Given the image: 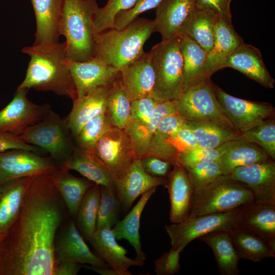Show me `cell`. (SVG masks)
Segmentation results:
<instances>
[{
  "label": "cell",
  "mask_w": 275,
  "mask_h": 275,
  "mask_svg": "<svg viewBox=\"0 0 275 275\" xmlns=\"http://www.w3.org/2000/svg\"><path fill=\"white\" fill-rule=\"evenodd\" d=\"M162 1V0H138L132 8L120 12L116 15L114 28L118 30L124 28L142 13L156 9Z\"/></svg>",
  "instance_id": "obj_48"
},
{
  "label": "cell",
  "mask_w": 275,
  "mask_h": 275,
  "mask_svg": "<svg viewBox=\"0 0 275 275\" xmlns=\"http://www.w3.org/2000/svg\"><path fill=\"white\" fill-rule=\"evenodd\" d=\"M140 160L144 171L153 177L167 178L173 167L170 162L155 156H144Z\"/></svg>",
  "instance_id": "obj_52"
},
{
  "label": "cell",
  "mask_w": 275,
  "mask_h": 275,
  "mask_svg": "<svg viewBox=\"0 0 275 275\" xmlns=\"http://www.w3.org/2000/svg\"><path fill=\"white\" fill-rule=\"evenodd\" d=\"M82 267L92 270L101 275H118L117 272L111 267H104L97 266L82 265Z\"/></svg>",
  "instance_id": "obj_55"
},
{
  "label": "cell",
  "mask_w": 275,
  "mask_h": 275,
  "mask_svg": "<svg viewBox=\"0 0 275 275\" xmlns=\"http://www.w3.org/2000/svg\"><path fill=\"white\" fill-rule=\"evenodd\" d=\"M30 1L36 21L33 45H48L59 43L63 0Z\"/></svg>",
  "instance_id": "obj_25"
},
{
  "label": "cell",
  "mask_w": 275,
  "mask_h": 275,
  "mask_svg": "<svg viewBox=\"0 0 275 275\" xmlns=\"http://www.w3.org/2000/svg\"><path fill=\"white\" fill-rule=\"evenodd\" d=\"M94 149L113 174L115 180L136 158L130 140L125 130L114 126L96 143Z\"/></svg>",
  "instance_id": "obj_13"
},
{
  "label": "cell",
  "mask_w": 275,
  "mask_h": 275,
  "mask_svg": "<svg viewBox=\"0 0 275 275\" xmlns=\"http://www.w3.org/2000/svg\"><path fill=\"white\" fill-rule=\"evenodd\" d=\"M243 43L242 38L234 30L232 23L218 17L213 45L207 54L205 67L207 77L210 78L213 73L222 69L226 59Z\"/></svg>",
  "instance_id": "obj_27"
},
{
  "label": "cell",
  "mask_w": 275,
  "mask_h": 275,
  "mask_svg": "<svg viewBox=\"0 0 275 275\" xmlns=\"http://www.w3.org/2000/svg\"><path fill=\"white\" fill-rule=\"evenodd\" d=\"M100 197V185L95 183L86 192L76 214L80 233L87 239L96 230V221Z\"/></svg>",
  "instance_id": "obj_40"
},
{
  "label": "cell",
  "mask_w": 275,
  "mask_h": 275,
  "mask_svg": "<svg viewBox=\"0 0 275 275\" xmlns=\"http://www.w3.org/2000/svg\"><path fill=\"white\" fill-rule=\"evenodd\" d=\"M30 57L26 75L17 89L51 91L74 100L77 97L66 54L65 42L22 48Z\"/></svg>",
  "instance_id": "obj_2"
},
{
  "label": "cell",
  "mask_w": 275,
  "mask_h": 275,
  "mask_svg": "<svg viewBox=\"0 0 275 275\" xmlns=\"http://www.w3.org/2000/svg\"><path fill=\"white\" fill-rule=\"evenodd\" d=\"M239 208L226 212L187 217L181 222L166 225L172 248L181 252L195 239L214 231L230 230L235 226Z\"/></svg>",
  "instance_id": "obj_8"
},
{
  "label": "cell",
  "mask_w": 275,
  "mask_h": 275,
  "mask_svg": "<svg viewBox=\"0 0 275 275\" xmlns=\"http://www.w3.org/2000/svg\"><path fill=\"white\" fill-rule=\"evenodd\" d=\"M115 181L122 209L127 211L139 196L152 188L164 186L167 178L150 176L143 169L140 158H135Z\"/></svg>",
  "instance_id": "obj_17"
},
{
  "label": "cell",
  "mask_w": 275,
  "mask_h": 275,
  "mask_svg": "<svg viewBox=\"0 0 275 275\" xmlns=\"http://www.w3.org/2000/svg\"><path fill=\"white\" fill-rule=\"evenodd\" d=\"M77 97L101 86L112 85L118 78L120 70L94 57L85 62L68 61Z\"/></svg>",
  "instance_id": "obj_18"
},
{
  "label": "cell",
  "mask_w": 275,
  "mask_h": 275,
  "mask_svg": "<svg viewBox=\"0 0 275 275\" xmlns=\"http://www.w3.org/2000/svg\"><path fill=\"white\" fill-rule=\"evenodd\" d=\"M10 181L5 184L0 183V199L2 197L6 189H7Z\"/></svg>",
  "instance_id": "obj_56"
},
{
  "label": "cell",
  "mask_w": 275,
  "mask_h": 275,
  "mask_svg": "<svg viewBox=\"0 0 275 275\" xmlns=\"http://www.w3.org/2000/svg\"><path fill=\"white\" fill-rule=\"evenodd\" d=\"M59 167L52 159L31 151L13 149L0 152V183L50 173Z\"/></svg>",
  "instance_id": "obj_12"
},
{
  "label": "cell",
  "mask_w": 275,
  "mask_h": 275,
  "mask_svg": "<svg viewBox=\"0 0 275 275\" xmlns=\"http://www.w3.org/2000/svg\"><path fill=\"white\" fill-rule=\"evenodd\" d=\"M149 52L155 73L152 97L157 103L177 100L184 91L180 37L161 41Z\"/></svg>",
  "instance_id": "obj_5"
},
{
  "label": "cell",
  "mask_w": 275,
  "mask_h": 275,
  "mask_svg": "<svg viewBox=\"0 0 275 275\" xmlns=\"http://www.w3.org/2000/svg\"><path fill=\"white\" fill-rule=\"evenodd\" d=\"M64 205L49 173L32 177L15 220L0 239V275H54Z\"/></svg>",
  "instance_id": "obj_1"
},
{
  "label": "cell",
  "mask_w": 275,
  "mask_h": 275,
  "mask_svg": "<svg viewBox=\"0 0 275 275\" xmlns=\"http://www.w3.org/2000/svg\"><path fill=\"white\" fill-rule=\"evenodd\" d=\"M54 254L57 265L63 262L71 261L111 267L91 252L72 219L68 222L57 236L56 235Z\"/></svg>",
  "instance_id": "obj_15"
},
{
  "label": "cell",
  "mask_w": 275,
  "mask_h": 275,
  "mask_svg": "<svg viewBox=\"0 0 275 275\" xmlns=\"http://www.w3.org/2000/svg\"><path fill=\"white\" fill-rule=\"evenodd\" d=\"M156 188H152L143 194L131 210L122 220L118 221L112 229L117 240L125 239L131 244L136 252L135 259L141 262H144L146 256L142 249L140 238V218L146 205Z\"/></svg>",
  "instance_id": "obj_32"
},
{
  "label": "cell",
  "mask_w": 275,
  "mask_h": 275,
  "mask_svg": "<svg viewBox=\"0 0 275 275\" xmlns=\"http://www.w3.org/2000/svg\"><path fill=\"white\" fill-rule=\"evenodd\" d=\"M179 37L183 60V85L185 91L208 78L205 72L207 52L187 35Z\"/></svg>",
  "instance_id": "obj_30"
},
{
  "label": "cell",
  "mask_w": 275,
  "mask_h": 275,
  "mask_svg": "<svg viewBox=\"0 0 275 275\" xmlns=\"http://www.w3.org/2000/svg\"><path fill=\"white\" fill-rule=\"evenodd\" d=\"M121 209V204L116 192L100 185L96 229H112L119 221Z\"/></svg>",
  "instance_id": "obj_41"
},
{
  "label": "cell",
  "mask_w": 275,
  "mask_h": 275,
  "mask_svg": "<svg viewBox=\"0 0 275 275\" xmlns=\"http://www.w3.org/2000/svg\"><path fill=\"white\" fill-rule=\"evenodd\" d=\"M157 104L152 96L131 102L130 118L124 129L126 133L148 123L154 115Z\"/></svg>",
  "instance_id": "obj_46"
},
{
  "label": "cell",
  "mask_w": 275,
  "mask_h": 275,
  "mask_svg": "<svg viewBox=\"0 0 275 275\" xmlns=\"http://www.w3.org/2000/svg\"><path fill=\"white\" fill-rule=\"evenodd\" d=\"M82 265L80 263L65 261L57 265L54 275H76Z\"/></svg>",
  "instance_id": "obj_54"
},
{
  "label": "cell",
  "mask_w": 275,
  "mask_h": 275,
  "mask_svg": "<svg viewBox=\"0 0 275 275\" xmlns=\"http://www.w3.org/2000/svg\"><path fill=\"white\" fill-rule=\"evenodd\" d=\"M32 177H23L10 181L1 198L0 239L7 233L15 220Z\"/></svg>",
  "instance_id": "obj_36"
},
{
  "label": "cell",
  "mask_w": 275,
  "mask_h": 275,
  "mask_svg": "<svg viewBox=\"0 0 275 275\" xmlns=\"http://www.w3.org/2000/svg\"><path fill=\"white\" fill-rule=\"evenodd\" d=\"M112 85L97 87L88 94L73 100L72 109L66 118L73 138L86 123L105 113Z\"/></svg>",
  "instance_id": "obj_26"
},
{
  "label": "cell",
  "mask_w": 275,
  "mask_h": 275,
  "mask_svg": "<svg viewBox=\"0 0 275 275\" xmlns=\"http://www.w3.org/2000/svg\"><path fill=\"white\" fill-rule=\"evenodd\" d=\"M164 186L170 196L171 222L178 223L184 221L189 215L194 195L193 185L186 168L179 162L173 164Z\"/></svg>",
  "instance_id": "obj_19"
},
{
  "label": "cell",
  "mask_w": 275,
  "mask_h": 275,
  "mask_svg": "<svg viewBox=\"0 0 275 275\" xmlns=\"http://www.w3.org/2000/svg\"><path fill=\"white\" fill-rule=\"evenodd\" d=\"M254 202L253 193L246 185L222 175L194 195L188 217L226 212Z\"/></svg>",
  "instance_id": "obj_6"
},
{
  "label": "cell",
  "mask_w": 275,
  "mask_h": 275,
  "mask_svg": "<svg viewBox=\"0 0 275 275\" xmlns=\"http://www.w3.org/2000/svg\"><path fill=\"white\" fill-rule=\"evenodd\" d=\"M230 176L251 189L256 203L275 205L274 160L237 167Z\"/></svg>",
  "instance_id": "obj_16"
},
{
  "label": "cell",
  "mask_w": 275,
  "mask_h": 275,
  "mask_svg": "<svg viewBox=\"0 0 275 275\" xmlns=\"http://www.w3.org/2000/svg\"><path fill=\"white\" fill-rule=\"evenodd\" d=\"M213 252L219 271L222 275H238L240 258L233 245L229 230H217L199 238Z\"/></svg>",
  "instance_id": "obj_34"
},
{
  "label": "cell",
  "mask_w": 275,
  "mask_h": 275,
  "mask_svg": "<svg viewBox=\"0 0 275 275\" xmlns=\"http://www.w3.org/2000/svg\"><path fill=\"white\" fill-rule=\"evenodd\" d=\"M185 123L202 147L216 148L241 136L234 127L218 120H185Z\"/></svg>",
  "instance_id": "obj_31"
},
{
  "label": "cell",
  "mask_w": 275,
  "mask_h": 275,
  "mask_svg": "<svg viewBox=\"0 0 275 275\" xmlns=\"http://www.w3.org/2000/svg\"><path fill=\"white\" fill-rule=\"evenodd\" d=\"M265 119L241 134L240 138L259 146L272 160L275 159V120Z\"/></svg>",
  "instance_id": "obj_42"
},
{
  "label": "cell",
  "mask_w": 275,
  "mask_h": 275,
  "mask_svg": "<svg viewBox=\"0 0 275 275\" xmlns=\"http://www.w3.org/2000/svg\"><path fill=\"white\" fill-rule=\"evenodd\" d=\"M112 127L105 113L93 118L74 137L75 147L85 149L94 148L96 143Z\"/></svg>",
  "instance_id": "obj_43"
},
{
  "label": "cell",
  "mask_w": 275,
  "mask_h": 275,
  "mask_svg": "<svg viewBox=\"0 0 275 275\" xmlns=\"http://www.w3.org/2000/svg\"><path fill=\"white\" fill-rule=\"evenodd\" d=\"M176 101L177 113L185 120H218L234 127L217 99L210 78L184 91Z\"/></svg>",
  "instance_id": "obj_9"
},
{
  "label": "cell",
  "mask_w": 275,
  "mask_h": 275,
  "mask_svg": "<svg viewBox=\"0 0 275 275\" xmlns=\"http://www.w3.org/2000/svg\"><path fill=\"white\" fill-rule=\"evenodd\" d=\"M98 8L97 0H63L60 34L66 38L68 60L85 62L94 57V21Z\"/></svg>",
  "instance_id": "obj_4"
},
{
  "label": "cell",
  "mask_w": 275,
  "mask_h": 275,
  "mask_svg": "<svg viewBox=\"0 0 275 275\" xmlns=\"http://www.w3.org/2000/svg\"><path fill=\"white\" fill-rule=\"evenodd\" d=\"M235 226L257 235L275 251V205L254 202L240 207Z\"/></svg>",
  "instance_id": "obj_21"
},
{
  "label": "cell",
  "mask_w": 275,
  "mask_h": 275,
  "mask_svg": "<svg viewBox=\"0 0 275 275\" xmlns=\"http://www.w3.org/2000/svg\"><path fill=\"white\" fill-rule=\"evenodd\" d=\"M169 141L178 153L200 147L194 133L185 122L172 133Z\"/></svg>",
  "instance_id": "obj_50"
},
{
  "label": "cell",
  "mask_w": 275,
  "mask_h": 275,
  "mask_svg": "<svg viewBox=\"0 0 275 275\" xmlns=\"http://www.w3.org/2000/svg\"><path fill=\"white\" fill-rule=\"evenodd\" d=\"M177 101L158 103L154 115L146 124L126 133L132 145L136 158L146 154L153 135L161 120L166 116L177 113Z\"/></svg>",
  "instance_id": "obj_37"
},
{
  "label": "cell",
  "mask_w": 275,
  "mask_h": 275,
  "mask_svg": "<svg viewBox=\"0 0 275 275\" xmlns=\"http://www.w3.org/2000/svg\"><path fill=\"white\" fill-rule=\"evenodd\" d=\"M232 0H196L198 8L209 11L216 16L232 23L230 4Z\"/></svg>",
  "instance_id": "obj_51"
},
{
  "label": "cell",
  "mask_w": 275,
  "mask_h": 275,
  "mask_svg": "<svg viewBox=\"0 0 275 275\" xmlns=\"http://www.w3.org/2000/svg\"><path fill=\"white\" fill-rule=\"evenodd\" d=\"M181 252L172 248L154 261V270L157 275H174L180 269Z\"/></svg>",
  "instance_id": "obj_49"
},
{
  "label": "cell",
  "mask_w": 275,
  "mask_h": 275,
  "mask_svg": "<svg viewBox=\"0 0 275 275\" xmlns=\"http://www.w3.org/2000/svg\"><path fill=\"white\" fill-rule=\"evenodd\" d=\"M185 120L178 114L165 116L160 122L143 156H153L167 161L173 165L178 163V152L171 144L170 137Z\"/></svg>",
  "instance_id": "obj_33"
},
{
  "label": "cell",
  "mask_w": 275,
  "mask_h": 275,
  "mask_svg": "<svg viewBox=\"0 0 275 275\" xmlns=\"http://www.w3.org/2000/svg\"><path fill=\"white\" fill-rule=\"evenodd\" d=\"M49 175L69 213L72 216H76L85 194L95 183L75 177L60 167L49 173Z\"/></svg>",
  "instance_id": "obj_29"
},
{
  "label": "cell",
  "mask_w": 275,
  "mask_h": 275,
  "mask_svg": "<svg viewBox=\"0 0 275 275\" xmlns=\"http://www.w3.org/2000/svg\"><path fill=\"white\" fill-rule=\"evenodd\" d=\"M87 239L98 257L116 270L118 275H131L128 270L129 267L142 266L144 264V262L133 260L127 256L126 250L117 243L112 229H96Z\"/></svg>",
  "instance_id": "obj_22"
},
{
  "label": "cell",
  "mask_w": 275,
  "mask_h": 275,
  "mask_svg": "<svg viewBox=\"0 0 275 275\" xmlns=\"http://www.w3.org/2000/svg\"><path fill=\"white\" fill-rule=\"evenodd\" d=\"M185 168L193 185L194 195L223 175L222 166L218 159L200 163Z\"/></svg>",
  "instance_id": "obj_45"
},
{
  "label": "cell",
  "mask_w": 275,
  "mask_h": 275,
  "mask_svg": "<svg viewBox=\"0 0 275 275\" xmlns=\"http://www.w3.org/2000/svg\"><path fill=\"white\" fill-rule=\"evenodd\" d=\"M130 111L131 102L118 77L110 88L105 114L113 126L124 129Z\"/></svg>",
  "instance_id": "obj_39"
},
{
  "label": "cell",
  "mask_w": 275,
  "mask_h": 275,
  "mask_svg": "<svg viewBox=\"0 0 275 275\" xmlns=\"http://www.w3.org/2000/svg\"><path fill=\"white\" fill-rule=\"evenodd\" d=\"M197 9L196 0H162L155 9V32L161 35L162 41L179 37Z\"/></svg>",
  "instance_id": "obj_14"
},
{
  "label": "cell",
  "mask_w": 275,
  "mask_h": 275,
  "mask_svg": "<svg viewBox=\"0 0 275 275\" xmlns=\"http://www.w3.org/2000/svg\"><path fill=\"white\" fill-rule=\"evenodd\" d=\"M28 91L25 88H17L12 100L0 111V132L19 135L27 127L43 119L51 110L46 104L31 102Z\"/></svg>",
  "instance_id": "obj_11"
},
{
  "label": "cell",
  "mask_w": 275,
  "mask_h": 275,
  "mask_svg": "<svg viewBox=\"0 0 275 275\" xmlns=\"http://www.w3.org/2000/svg\"><path fill=\"white\" fill-rule=\"evenodd\" d=\"M236 69L246 77L268 89L274 88V80L266 69L260 51L255 46L243 43L226 59L222 69Z\"/></svg>",
  "instance_id": "obj_23"
},
{
  "label": "cell",
  "mask_w": 275,
  "mask_h": 275,
  "mask_svg": "<svg viewBox=\"0 0 275 275\" xmlns=\"http://www.w3.org/2000/svg\"><path fill=\"white\" fill-rule=\"evenodd\" d=\"M229 232L240 259L257 262L275 257V251L255 233L235 226Z\"/></svg>",
  "instance_id": "obj_35"
},
{
  "label": "cell",
  "mask_w": 275,
  "mask_h": 275,
  "mask_svg": "<svg viewBox=\"0 0 275 275\" xmlns=\"http://www.w3.org/2000/svg\"><path fill=\"white\" fill-rule=\"evenodd\" d=\"M138 0H108L104 6L98 8L94 17L96 34L114 28L116 15L132 8Z\"/></svg>",
  "instance_id": "obj_44"
},
{
  "label": "cell",
  "mask_w": 275,
  "mask_h": 275,
  "mask_svg": "<svg viewBox=\"0 0 275 275\" xmlns=\"http://www.w3.org/2000/svg\"><path fill=\"white\" fill-rule=\"evenodd\" d=\"M18 136L25 143L46 150L59 166L71 156L75 148L66 118L51 110Z\"/></svg>",
  "instance_id": "obj_7"
},
{
  "label": "cell",
  "mask_w": 275,
  "mask_h": 275,
  "mask_svg": "<svg viewBox=\"0 0 275 275\" xmlns=\"http://www.w3.org/2000/svg\"><path fill=\"white\" fill-rule=\"evenodd\" d=\"M59 167L67 171H76L94 183L116 191L113 174L94 148L85 149L75 147L71 156Z\"/></svg>",
  "instance_id": "obj_24"
},
{
  "label": "cell",
  "mask_w": 275,
  "mask_h": 275,
  "mask_svg": "<svg viewBox=\"0 0 275 275\" xmlns=\"http://www.w3.org/2000/svg\"><path fill=\"white\" fill-rule=\"evenodd\" d=\"M13 149H22L39 153L42 149L25 143L18 135L9 132H1L0 152Z\"/></svg>",
  "instance_id": "obj_53"
},
{
  "label": "cell",
  "mask_w": 275,
  "mask_h": 275,
  "mask_svg": "<svg viewBox=\"0 0 275 275\" xmlns=\"http://www.w3.org/2000/svg\"><path fill=\"white\" fill-rule=\"evenodd\" d=\"M154 32L153 20L138 17L121 30L97 33L94 57L120 70L144 53V45Z\"/></svg>",
  "instance_id": "obj_3"
},
{
  "label": "cell",
  "mask_w": 275,
  "mask_h": 275,
  "mask_svg": "<svg viewBox=\"0 0 275 275\" xmlns=\"http://www.w3.org/2000/svg\"><path fill=\"white\" fill-rule=\"evenodd\" d=\"M226 143L216 148L198 147L179 153L177 161L187 168L202 162L217 160L225 149Z\"/></svg>",
  "instance_id": "obj_47"
},
{
  "label": "cell",
  "mask_w": 275,
  "mask_h": 275,
  "mask_svg": "<svg viewBox=\"0 0 275 275\" xmlns=\"http://www.w3.org/2000/svg\"><path fill=\"white\" fill-rule=\"evenodd\" d=\"M119 78L130 102L152 96L155 73L150 52L120 70Z\"/></svg>",
  "instance_id": "obj_20"
},
{
  "label": "cell",
  "mask_w": 275,
  "mask_h": 275,
  "mask_svg": "<svg viewBox=\"0 0 275 275\" xmlns=\"http://www.w3.org/2000/svg\"><path fill=\"white\" fill-rule=\"evenodd\" d=\"M271 160L259 146L241 138L228 142L218 159L224 175H230L239 167Z\"/></svg>",
  "instance_id": "obj_28"
},
{
  "label": "cell",
  "mask_w": 275,
  "mask_h": 275,
  "mask_svg": "<svg viewBox=\"0 0 275 275\" xmlns=\"http://www.w3.org/2000/svg\"><path fill=\"white\" fill-rule=\"evenodd\" d=\"M217 18L218 17L211 12L197 8L183 34L190 38L208 52L213 45Z\"/></svg>",
  "instance_id": "obj_38"
},
{
  "label": "cell",
  "mask_w": 275,
  "mask_h": 275,
  "mask_svg": "<svg viewBox=\"0 0 275 275\" xmlns=\"http://www.w3.org/2000/svg\"><path fill=\"white\" fill-rule=\"evenodd\" d=\"M216 97L234 128L240 134L272 117L273 105L267 102H255L232 96L214 84Z\"/></svg>",
  "instance_id": "obj_10"
}]
</instances>
